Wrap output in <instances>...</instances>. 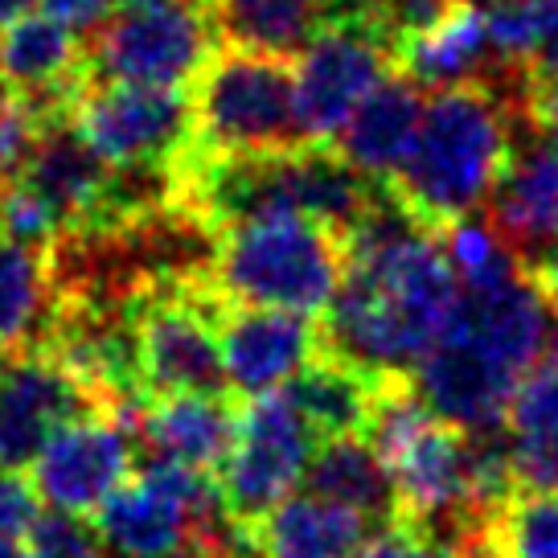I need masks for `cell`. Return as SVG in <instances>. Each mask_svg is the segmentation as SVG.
<instances>
[{
    "label": "cell",
    "mask_w": 558,
    "mask_h": 558,
    "mask_svg": "<svg viewBox=\"0 0 558 558\" xmlns=\"http://www.w3.org/2000/svg\"><path fill=\"white\" fill-rule=\"evenodd\" d=\"M304 485L316 497L357 509L378 525H390L399 518L395 481H390L383 456L374 452V444L366 436L320 439V448L313 452L308 472H304Z\"/></svg>",
    "instance_id": "cell-22"
},
{
    "label": "cell",
    "mask_w": 558,
    "mask_h": 558,
    "mask_svg": "<svg viewBox=\"0 0 558 558\" xmlns=\"http://www.w3.org/2000/svg\"><path fill=\"white\" fill-rule=\"evenodd\" d=\"M214 50L206 0H136L90 29L87 70L90 83L190 87Z\"/></svg>",
    "instance_id": "cell-7"
},
{
    "label": "cell",
    "mask_w": 558,
    "mask_h": 558,
    "mask_svg": "<svg viewBox=\"0 0 558 558\" xmlns=\"http://www.w3.org/2000/svg\"><path fill=\"white\" fill-rule=\"evenodd\" d=\"M46 120H53V116H41L29 99L0 87V185H9L25 173Z\"/></svg>",
    "instance_id": "cell-30"
},
{
    "label": "cell",
    "mask_w": 558,
    "mask_h": 558,
    "mask_svg": "<svg viewBox=\"0 0 558 558\" xmlns=\"http://www.w3.org/2000/svg\"><path fill=\"white\" fill-rule=\"evenodd\" d=\"M239 411L227 395H165L140 402L132 444L144 460H173L214 472L234 448Z\"/></svg>",
    "instance_id": "cell-17"
},
{
    "label": "cell",
    "mask_w": 558,
    "mask_h": 558,
    "mask_svg": "<svg viewBox=\"0 0 558 558\" xmlns=\"http://www.w3.org/2000/svg\"><path fill=\"white\" fill-rule=\"evenodd\" d=\"M29 550L34 558H104L95 530L58 509L37 518V525L29 530Z\"/></svg>",
    "instance_id": "cell-31"
},
{
    "label": "cell",
    "mask_w": 558,
    "mask_h": 558,
    "mask_svg": "<svg viewBox=\"0 0 558 558\" xmlns=\"http://www.w3.org/2000/svg\"><path fill=\"white\" fill-rule=\"evenodd\" d=\"M509 444L513 448H538L558 444V366H534L525 374L506 411Z\"/></svg>",
    "instance_id": "cell-29"
},
{
    "label": "cell",
    "mask_w": 558,
    "mask_h": 558,
    "mask_svg": "<svg viewBox=\"0 0 558 558\" xmlns=\"http://www.w3.org/2000/svg\"><path fill=\"white\" fill-rule=\"evenodd\" d=\"M120 4H136V0H116V9H120Z\"/></svg>",
    "instance_id": "cell-42"
},
{
    "label": "cell",
    "mask_w": 558,
    "mask_h": 558,
    "mask_svg": "<svg viewBox=\"0 0 558 558\" xmlns=\"http://www.w3.org/2000/svg\"><path fill=\"white\" fill-rule=\"evenodd\" d=\"M390 66L395 53L383 46V37L366 21L337 9V17L300 50L296 62V111L308 144L337 140L345 120L390 74Z\"/></svg>",
    "instance_id": "cell-10"
},
{
    "label": "cell",
    "mask_w": 558,
    "mask_h": 558,
    "mask_svg": "<svg viewBox=\"0 0 558 558\" xmlns=\"http://www.w3.org/2000/svg\"><path fill=\"white\" fill-rule=\"evenodd\" d=\"M218 345L227 390L239 399L276 395L325 349L320 325L313 316L259 304H227L218 308Z\"/></svg>",
    "instance_id": "cell-13"
},
{
    "label": "cell",
    "mask_w": 558,
    "mask_h": 558,
    "mask_svg": "<svg viewBox=\"0 0 558 558\" xmlns=\"http://www.w3.org/2000/svg\"><path fill=\"white\" fill-rule=\"evenodd\" d=\"M193 153L202 157H271L308 144L296 111V74L283 58L218 50L190 83Z\"/></svg>",
    "instance_id": "cell-5"
},
{
    "label": "cell",
    "mask_w": 558,
    "mask_h": 558,
    "mask_svg": "<svg viewBox=\"0 0 558 558\" xmlns=\"http://www.w3.org/2000/svg\"><path fill=\"white\" fill-rule=\"evenodd\" d=\"M37 518H41V497L34 481H25L17 469H0V542L29 538Z\"/></svg>",
    "instance_id": "cell-33"
},
{
    "label": "cell",
    "mask_w": 558,
    "mask_h": 558,
    "mask_svg": "<svg viewBox=\"0 0 558 558\" xmlns=\"http://www.w3.org/2000/svg\"><path fill=\"white\" fill-rule=\"evenodd\" d=\"M497 546L506 558H558V493L518 488L497 518Z\"/></svg>",
    "instance_id": "cell-27"
},
{
    "label": "cell",
    "mask_w": 558,
    "mask_h": 558,
    "mask_svg": "<svg viewBox=\"0 0 558 558\" xmlns=\"http://www.w3.org/2000/svg\"><path fill=\"white\" fill-rule=\"evenodd\" d=\"M0 558H34V550L21 542H0Z\"/></svg>",
    "instance_id": "cell-39"
},
{
    "label": "cell",
    "mask_w": 558,
    "mask_h": 558,
    "mask_svg": "<svg viewBox=\"0 0 558 558\" xmlns=\"http://www.w3.org/2000/svg\"><path fill=\"white\" fill-rule=\"evenodd\" d=\"M316 448H320L316 427L300 415V407L283 390L246 399L234 448L218 472V485H222L234 522L251 530L263 513L288 501V493L304 481Z\"/></svg>",
    "instance_id": "cell-9"
},
{
    "label": "cell",
    "mask_w": 558,
    "mask_h": 558,
    "mask_svg": "<svg viewBox=\"0 0 558 558\" xmlns=\"http://www.w3.org/2000/svg\"><path fill=\"white\" fill-rule=\"evenodd\" d=\"M378 386H383V378H369L357 366H349V362L320 349L313 362L283 386V395L296 402L300 415L316 427V436L332 439L362 436L366 432V418Z\"/></svg>",
    "instance_id": "cell-23"
},
{
    "label": "cell",
    "mask_w": 558,
    "mask_h": 558,
    "mask_svg": "<svg viewBox=\"0 0 558 558\" xmlns=\"http://www.w3.org/2000/svg\"><path fill=\"white\" fill-rule=\"evenodd\" d=\"M53 320L50 251L0 239V353L37 349Z\"/></svg>",
    "instance_id": "cell-24"
},
{
    "label": "cell",
    "mask_w": 558,
    "mask_h": 558,
    "mask_svg": "<svg viewBox=\"0 0 558 558\" xmlns=\"http://www.w3.org/2000/svg\"><path fill=\"white\" fill-rule=\"evenodd\" d=\"M395 66L415 87L427 90L464 87V83H497L506 70H518L497 53L493 34H488V13H481L476 4H460L452 17L436 25L432 34L402 46Z\"/></svg>",
    "instance_id": "cell-19"
},
{
    "label": "cell",
    "mask_w": 558,
    "mask_h": 558,
    "mask_svg": "<svg viewBox=\"0 0 558 558\" xmlns=\"http://www.w3.org/2000/svg\"><path fill=\"white\" fill-rule=\"evenodd\" d=\"M29 4H34V0H0V29H4L9 21L25 17V13H29Z\"/></svg>",
    "instance_id": "cell-38"
},
{
    "label": "cell",
    "mask_w": 558,
    "mask_h": 558,
    "mask_svg": "<svg viewBox=\"0 0 558 558\" xmlns=\"http://www.w3.org/2000/svg\"><path fill=\"white\" fill-rule=\"evenodd\" d=\"M550 304L530 271L485 292H464L452 325L411 374L418 399L469 436L501 432L513 390L538 366Z\"/></svg>",
    "instance_id": "cell-3"
},
{
    "label": "cell",
    "mask_w": 558,
    "mask_h": 558,
    "mask_svg": "<svg viewBox=\"0 0 558 558\" xmlns=\"http://www.w3.org/2000/svg\"><path fill=\"white\" fill-rule=\"evenodd\" d=\"M136 464V444L107 411L66 423L37 452L34 488L58 513L90 518L107 497L128 481Z\"/></svg>",
    "instance_id": "cell-12"
},
{
    "label": "cell",
    "mask_w": 558,
    "mask_h": 558,
    "mask_svg": "<svg viewBox=\"0 0 558 558\" xmlns=\"http://www.w3.org/2000/svg\"><path fill=\"white\" fill-rule=\"evenodd\" d=\"M534 120L546 132H558V78L538 87V95H534Z\"/></svg>",
    "instance_id": "cell-37"
},
{
    "label": "cell",
    "mask_w": 558,
    "mask_h": 558,
    "mask_svg": "<svg viewBox=\"0 0 558 558\" xmlns=\"http://www.w3.org/2000/svg\"><path fill=\"white\" fill-rule=\"evenodd\" d=\"M17 181H25L46 202V209L62 230L58 239H66L74 230L99 227L107 193H111V165L78 136L70 116H53L41 128L34 157Z\"/></svg>",
    "instance_id": "cell-15"
},
{
    "label": "cell",
    "mask_w": 558,
    "mask_h": 558,
    "mask_svg": "<svg viewBox=\"0 0 558 558\" xmlns=\"http://www.w3.org/2000/svg\"><path fill=\"white\" fill-rule=\"evenodd\" d=\"M464 4H488V9H493V4H501V0H464Z\"/></svg>",
    "instance_id": "cell-41"
},
{
    "label": "cell",
    "mask_w": 558,
    "mask_h": 558,
    "mask_svg": "<svg viewBox=\"0 0 558 558\" xmlns=\"http://www.w3.org/2000/svg\"><path fill=\"white\" fill-rule=\"evenodd\" d=\"M87 83V41L66 21L25 13L0 29V87L29 99L41 116H70Z\"/></svg>",
    "instance_id": "cell-14"
},
{
    "label": "cell",
    "mask_w": 558,
    "mask_h": 558,
    "mask_svg": "<svg viewBox=\"0 0 558 558\" xmlns=\"http://www.w3.org/2000/svg\"><path fill=\"white\" fill-rule=\"evenodd\" d=\"M550 362L558 366V329H555V341H550Z\"/></svg>",
    "instance_id": "cell-40"
},
{
    "label": "cell",
    "mask_w": 558,
    "mask_h": 558,
    "mask_svg": "<svg viewBox=\"0 0 558 558\" xmlns=\"http://www.w3.org/2000/svg\"><path fill=\"white\" fill-rule=\"evenodd\" d=\"M337 9L366 21L369 29L383 37L386 50L399 58L402 46H411L415 37L432 34L436 25L452 17L460 0H337Z\"/></svg>",
    "instance_id": "cell-28"
},
{
    "label": "cell",
    "mask_w": 558,
    "mask_h": 558,
    "mask_svg": "<svg viewBox=\"0 0 558 558\" xmlns=\"http://www.w3.org/2000/svg\"><path fill=\"white\" fill-rule=\"evenodd\" d=\"M369 530L366 513L304 493L263 513L251 525V546L259 558H353L369 542Z\"/></svg>",
    "instance_id": "cell-20"
},
{
    "label": "cell",
    "mask_w": 558,
    "mask_h": 558,
    "mask_svg": "<svg viewBox=\"0 0 558 558\" xmlns=\"http://www.w3.org/2000/svg\"><path fill=\"white\" fill-rule=\"evenodd\" d=\"M349 243L341 230L296 209L234 218L214 234L209 288L227 304L325 313L341 288Z\"/></svg>",
    "instance_id": "cell-4"
},
{
    "label": "cell",
    "mask_w": 558,
    "mask_h": 558,
    "mask_svg": "<svg viewBox=\"0 0 558 558\" xmlns=\"http://www.w3.org/2000/svg\"><path fill=\"white\" fill-rule=\"evenodd\" d=\"M41 4H46V13L66 21L70 29H78V34H90L116 9V0H41Z\"/></svg>",
    "instance_id": "cell-35"
},
{
    "label": "cell",
    "mask_w": 558,
    "mask_h": 558,
    "mask_svg": "<svg viewBox=\"0 0 558 558\" xmlns=\"http://www.w3.org/2000/svg\"><path fill=\"white\" fill-rule=\"evenodd\" d=\"M345 243V276L320 325L325 353L369 378H411L464 300L439 234L383 190Z\"/></svg>",
    "instance_id": "cell-1"
},
{
    "label": "cell",
    "mask_w": 558,
    "mask_h": 558,
    "mask_svg": "<svg viewBox=\"0 0 558 558\" xmlns=\"http://www.w3.org/2000/svg\"><path fill=\"white\" fill-rule=\"evenodd\" d=\"M509 464H513L518 488L558 493V444H538V448H513L509 444Z\"/></svg>",
    "instance_id": "cell-34"
},
{
    "label": "cell",
    "mask_w": 558,
    "mask_h": 558,
    "mask_svg": "<svg viewBox=\"0 0 558 558\" xmlns=\"http://www.w3.org/2000/svg\"><path fill=\"white\" fill-rule=\"evenodd\" d=\"M206 13L218 46L288 62L337 17V0H206Z\"/></svg>",
    "instance_id": "cell-21"
},
{
    "label": "cell",
    "mask_w": 558,
    "mask_h": 558,
    "mask_svg": "<svg viewBox=\"0 0 558 558\" xmlns=\"http://www.w3.org/2000/svg\"><path fill=\"white\" fill-rule=\"evenodd\" d=\"M104 411L58 357L41 349L0 353V469H29L66 423Z\"/></svg>",
    "instance_id": "cell-11"
},
{
    "label": "cell",
    "mask_w": 558,
    "mask_h": 558,
    "mask_svg": "<svg viewBox=\"0 0 558 558\" xmlns=\"http://www.w3.org/2000/svg\"><path fill=\"white\" fill-rule=\"evenodd\" d=\"M423 116L418 87L407 74H386L337 132V153L378 185H390L411 153Z\"/></svg>",
    "instance_id": "cell-18"
},
{
    "label": "cell",
    "mask_w": 558,
    "mask_h": 558,
    "mask_svg": "<svg viewBox=\"0 0 558 558\" xmlns=\"http://www.w3.org/2000/svg\"><path fill=\"white\" fill-rule=\"evenodd\" d=\"M218 308L222 296L197 279L153 283L132 300V362L144 399L227 395Z\"/></svg>",
    "instance_id": "cell-6"
},
{
    "label": "cell",
    "mask_w": 558,
    "mask_h": 558,
    "mask_svg": "<svg viewBox=\"0 0 558 558\" xmlns=\"http://www.w3.org/2000/svg\"><path fill=\"white\" fill-rule=\"evenodd\" d=\"M436 234L464 292H485V288H497V283H506V279L525 271V263L518 259L513 246L497 234V227H493V222H481L476 214H472V218H460V222H448V227L436 230Z\"/></svg>",
    "instance_id": "cell-26"
},
{
    "label": "cell",
    "mask_w": 558,
    "mask_h": 558,
    "mask_svg": "<svg viewBox=\"0 0 558 558\" xmlns=\"http://www.w3.org/2000/svg\"><path fill=\"white\" fill-rule=\"evenodd\" d=\"M530 276H534L538 292L546 296V304H550V313L558 316V246H550V251L530 267Z\"/></svg>",
    "instance_id": "cell-36"
},
{
    "label": "cell",
    "mask_w": 558,
    "mask_h": 558,
    "mask_svg": "<svg viewBox=\"0 0 558 558\" xmlns=\"http://www.w3.org/2000/svg\"><path fill=\"white\" fill-rule=\"evenodd\" d=\"M488 222L513 246L525 271L558 246V132H534L488 197Z\"/></svg>",
    "instance_id": "cell-16"
},
{
    "label": "cell",
    "mask_w": 558,
    "mask_h": 558,
    "mask_svg": "<svg viewBox=\"0 0 558 558\" xmlns=\"http://www.w3.org/2000/svg\"><path fill=\"white\" fill-rule=\"evenodd\" d=\"M534 95L538 87L525 78L432 90L415 144L386 185L390 197L427 230L485 209L518 148L538 132Z\"/></svg>",
    "instance_id": "cell-2"
},
{
    "label": "cell",
    "mask_w": 558,
    "mask_h": 558,
    "mask_svg": "<svg viewBox=\"0 0 558 558\" xmlns=\"http://www.w3.org/2000/svg\"><path fill=\"white\" fill-rule=\"evenodd\" d=\"M493 46L534 83L558 78V0H501L485 9Z\"/></svg>",
    "instance_id": "cell-25"
},
{
    "label": "cell",
    "mask_w": 558,
    "mask_h": 558,
    "mask_svg": "<svg viewBox=\"0 0 558 558\" xmlns=\"http://www.w3.org/2000/svg\"><path fill=\"white\" fill-rule=\"evenodd\" d=\"M78 136L111 169H181L193 153V107L185 87L87 83L70 107Z\"/></svg>",
    "instance_id": "cell-8"
},
{
    "label": "cell",
    "mask_w": 558,
    "mask_h": 558,
    "mask_svg": "<svg viewBox=\"0 0 558 558\" xmlns=\"http://www.w3.org/2000/svg\"><path fill=\"white\" fill-rule=\"evenodd\" d=\"M353 558H460L444 538L418 530L411 522H390L378 530V538H369Z\"/></svg>",
    "instance_id": "cell-32"
}]
</instances>
